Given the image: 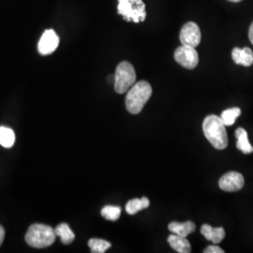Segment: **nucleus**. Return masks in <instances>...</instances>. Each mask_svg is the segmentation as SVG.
I'll return each instance as SVG.
<instances>
[{
    "label": "nucleus",
    "mask_w": 253,
    "mask_h": 253,
    "mask_svg": "<svg viewBox=\"0 0 253 253\" xmlns=\"http://www.w3.org/2000/svg\"><path fill=\"white\" fill-rule=\"evenodd\" d=\"M203 130L208 142L216 149L223 150L228 146L226 126L220 117L210 115L203 122Z\"/></svg>",
    "instance_id": "nucleus-1"
},
{
    "label": "nucleus",
    "mask_w": 253,
    "mask_h": 253,
    "mask_svg": "<svg viewBox=\"0 0 253 253\" xmlns=\"http://www.w3.org/2000/svg\"><path fill=\"white\" fill-rule=\"evenodd\" d=\"M151 95L152 87L149 83L146 81L136 83L126 93V110L132 115L141 113L145 107V103L150 99Z\"/></svg>",
    "instance_id": "nucleus-2"
},
{
    "label": "nucleus",
    "mask_w": 253,
    "mask_h": 253,
    "mask_svg": "<svg viewBox=\"0 0 253 253\" xmlns=\"http://www.w3.org/2000/svg\"><path fill=\"white\" fill-rule=\"evenodd\" d=\"M55 237L56 235L52 227L36 223L28 228L25 239L30 247L43 249L54 244Z\"/></svg>",
    "instance_id": "nucleus-3"
},
{
    "label": "nucleus",
    "mask_w": 253,
    "mask_h": 253,
    "mask_svg": "<svg viewBox=\"0 0 253 253\" xmlns=\"http://www.w3.org/2000/svg\"><path fill=\"white\" fill-rule=\"evenodd\" d=\"M136 83V73L134 67L123 61L118 64L115 74V90L118 94H124Z\"/></svg>",
    "instance_id": "nucleus-4"
},
{
    "label": "nucleus",
    "mask_w": 253,
    "mask_h": 253,
    "mask_svg": "<svg viewBox=\"0 0 253 253\" xmlns=\"http://www.w3.org/2000/svg\"><path fill=\"white\" fill-rule=\"evenodd\" d=\"M118 11L128 22L140 23L146 18L145 4L143 0H118Z\"/></svg>",
    "instance_id": "nucleus-5"
},
{
    "label": "nucleus",
    "mask_w": 253,
    "mask_h": 253,
    "mask_svg": "<svg viewBox=\"0 0 253 253\" xmlns=\"http://www.w3.org/2000/svg\"><path fill=\"white\" fill-rule=\"evenodd\" d=\"M173 55L175 61L188 70H193L199 63V55L194 47L180 46L175 50Z\"/></svg>",
    "instance_id": "nucleus-6"
},
{
    "label": "nucleus",
    "mask_w": 253,
    "mask_h": 253,
    "mask_svg": "<svg viewBox=\"0 0 253 253\" xmlns=\"http://www.w3.org/2000/svg\"><path fill=\"white\" fill-rule=\"evenodd\" d=\"M182 45L190 46L196 48L202 40L200 27L194 22H188L181 28L179 35Z\"/></svg>",
    "instance_id": "nucleus-7"
},
{
    "label": "nucleus",
    "mask_w": 253,
    "mask_h": 253,
    "mask_svg": "<svg viewBox=\"0 0 253 253\" xmlns=\"http://www.w3.org/2000/svg\"><path fill=\"white\" fill-rule=\"evenodd\" d=\"M244 177L237 172H227L223 174L218 181L219 188L224 191H237L244 187Z\"/></svg>",
    "instance_id": "nucleus-8"
},
{
    "label": "nucleus",
    "mask_w": 253,
    "mask_h": 253,
    "mask_svg": "<svg viewBox=\"0 0 253 253\" xmlns=\"http://www.w3.org/2000/svg\"><path fill=\"white\" fill-rule=\"evenodd\" d=\"M59 44V38L53 29H47L41 37L38 44L39 53L42 55H48L54 53Z\"/></svg>",
    "instance_id": "nucleus-9"
},
{
    "label": "nucleus",
    "mask_w": 253,
    "mask_h": 253,
    "mask_svg": "<svg viewBox=\"0 0 253 253\" xmlns=\"http://www.w3.org/2000/svg\"><path fill=\"white\" fill-rule=\"evenodd\" d=\"M232 58L237 65L250 67L253 64V52L248 47L242 49L235 47L232 51Z\"/></svg>",
    "instance_id": "nucleus-10"
},
{
    "label": "nucleus",
    "mask_w": 253,
    "mask_h": 253,
    "mask_svg": "<svg viewBox=\"0 0 253 253\" xmlns=\"http://www.w3.org/2000/svg\"><path fill=\"white\" fill-rule=\"evenodd\" d=\"M201 234L214 244L220 243L225 237V231L223 228H213L208 224H204L201 227Z\"/></svg>",
    "instance_id": "nucleus-11"
},
{
    "label": "nucleus",
    "mask_w": 253,
    "mask_h": 253,
    "mask_svg": "<svg viewBox=\"0 0 253 253\" xmlns=\"http://www.w3.org/2000/svg\"><path fill=\"white\" fill-rule=\"evenodd\" d=\"M168 228L172 234L179 235L181 237H187L188 235L195 231L196 225L192 221H187L183 223L172 221L169 224Z\"/></svg>",
    "instance_id": "nucleus-12"
},
{
    "label": "nucleus",
    "mask_w": 253,
    "mask_h": 253,
    "mask_svg": "<svg viewBox=\"0 0 253 253\" xmlns=\"http://www.w3.org/2000/svg\"><path fill=\"white\" fill-rule=\"evenodd\" d=\"M235 137L237 139L236 147L238 150L244 154H251L253 152V145H251L248 137V132L243 127H238L235 130Z\"/></svg>",
    "instance_id": "nucleus-13"
},
{
    "label": "nucleus",
    "mask_w": 253,
    "mask_h": 253,
    "mask_svg": "<svg viewBox=\"0 0 253 253\" xmlns=\"http://www.w3.org/2000/svg\"><path fill=\"white\" fill-rule=\"evenodd\" d=\"M168 243L172 250L177 253H190L191 252L190 242L186 239V237H181L179 235L172 234L168 237Z\"/></svg>",
    "instance_id": "nucleus-14"
},
{
    "label": "nucleus",
    "mask_w": 253,
    "mask_h": 253,
    "mask_svg": "<svg viewBox=\"0 0 253 253\" xmlns=\"http://www.w3.org/2000/svg\"><path fill=\"white\" fill-rule=\"evenodd\" d=\"M54 232H55L56 236L60 237L61 242L64 245L71 244L72 242H73V240L75 239L74 233L67 223H61V224L57 225L56 228L54 229Z\"/></svg>",
    "instance_id": "nucleus-15"
},
{
    "label": "nucleus",
    "mask_w": 253,
    "mask_h": 253,
    "mask_svg": "<svg viewBox=\"0 0 253 253\" xmlns=\"http://www.w3.org/2000/svg\"><path fill=\"white\" fill-rule=\"evenodd\" d=\"M150 205V201L146 197L141 199H132L128 201L126 205V211L129 215H134L139 211L148 208Z\"/></svg>",
    "instance_id": "nucleus-16"
},
{
    "label": "nucleus",
    "mask_w": 253,
    "mask_h": 253,
    "mask_svg": "<svg viewBox=\"0 0 253 253\" xmlns=\"http://www.w3.org/2000/svg\"><path fill=\"white\" fill-rule=\"evenodd\" d=\"M15 143V134L13 130L7 126H0V145L10 148Z\"/></svg>",
    "instance_id": "nucleus-17"
},
{
    "label": "nucleus",
    "mask_w": 253,
    "mask_h": 253,
    "mask_svg": "<svg viewBox=\"0 0 253 253\" xmlns=\"http://www.w3.org/2000/svg\"><path fill=\"white\" fill-rule=\"evenodd\" d=\"M241 115V110L238 107L227 109L222 112L220 118L222 119L225 126H232L235 124V120Z\"/></svg>",
    "instance_id": "nucleus-18"
},
{
    "label": "nucleus",
    "mask_w": 253,
    "mask_h": 253,
    "mask_svg": "<svg viewBox=\"0 0 253 253\" xmlns=\"http://www.w3.org/2000/svg\"><path fill=\"white\" fill-rule=\"evenodd\" d=\"M88 247L90 248L91 253H104L112 247V245L103 239L92 238L88 241Z\"/></svg>",
    "instance_id": "nucleus-19"
},
{
    "label": "nucleus",
    "mask_w": 253,
    "mask_h": 253,
    "mask_svg": "<svg viewBox=\"0 0 253 253\" xmlns=\"http://www.w3.org/2000/svg\"><path fill=\"white\" fill-rule=\"evenodd\" d=\"M101 216L105 219L116 221L121 216V208L116 206H106L101 210Z\"/></svg>",
    "instance_id": "nucleus-20"
},
{
    "label": "nucleus",
    "mask_w": 253,
    "mask_h": 253,
    "mask_svg": "<svg viewBox=\"0 0 253 253\" xmlns=\"http://www.w3.org/2000/svg\"><path fill=\"white\" fill-rule=\"evenodd\" d=\"M205 253H224V251L221 250L219 247L217 246H208V248L204 251Z\"/></svg>",
    "instance_id": "nucleus-21"
},
{
    "label": "nucleus",
    "mask_w": 253,
    "mask_h": 253,
    "mask_svg": "<svg viewBox=\"0 0 253 253\" xmlns=\"http://www.w3.org/2000/svg\"><path fill=\"white\" fill-rule=\"evenodd\" d=\"M4 237H5V230L4 228L0 225V246L3 243L4 241Z\"/></svg>",
    "instance_id": "nucleus-22"
},
{
    "label": "nucleus",
    "mask_w": 253,
    "mask_h": 253,
    "mask_svg": "<svg viewBox=\"0 0 253 253\" xmlns=\"http://www.w3.org/2000/svg\"><path fill=\"white\" fill-rule=\"evenodd\" d=\"M249 38H250L251 42L253 44V22L252 23L251 27H250V29H249Z\"/></svg>",
    "instance_id": "nucleus-23"
},
{
    "label": "nucleus",
    "mask_w": 253,
    "mask_h": 253,
    "mask_svg": "<svg viewBox=\"0 0 253 253\" xmlns=\"http://www.w3.org/2000/svg\"><path fill=\"white\" fill-rule=\"evenodd\" d=\"M228 1H230V2H234V3H237V2H240V1H242V0H228Z\"/></svg>",
    "instance_id": "nucleus-24"
}]
</instances>
